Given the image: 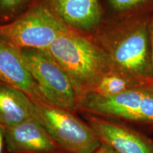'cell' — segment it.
Wrapping results in <instances>:
<instances>
[{"instance_id":"277c9868","label":"cell","mask_w":153,"mask_h":153,"mask_svg":"<svg viewBox=\"0 0 153 153\" xmlns=\"http://www.w3.org/2000/svg\"><path fill=\"white\" fill-rule=\"evenodd\" d=\"M35 118L65 153H93L101 143L87 122L74 112L31 98Z\"/></svg>"},{"instance_id":"ac0fdd59","label":"cell","mask_w":153,"mask_h":153,"mask_svg":"<svg viewBox=\"0 0 153 153\" xmlns=\"http://www.w3.org/2000/svg\"><path fill=\"white\" fill-rule=\"evenodd\" d=\"M1 83H2V82H1V81H0V84H1Z\"/></svg>"},{"instance_id":"ba28073f","label":"cell","mask_w":153,"mask_h":153,"mask_svg":"<svg viewBox=\"0 0 153 153\" xmlns=\"http://www.w3.org/2000/svg\"><path fill=\"white\" fill-rule=\"evenodd\" d=\"M4 129L9 153H65L36 118Z\"/></svg>"},{"instance_id":"52a82bcc","label":"cell","mask_w":153,"mask_h":153,"mask_svg":"<svg viewBox=\"0 0 153 153\" xmlns=\"http://www.w3.org/2000/svg\"><path fill=\"white\" fill-rule=\"evenodd\" d=\"M101 144L117 153H153V139L117 120L86 115Z\"/></svg>"},{"instance_id":"6da1fadb","label":"cell","mask_w":153,"mask_h":153,"mask_svg":"<svg viewBox=\"0 0 153 153\" xmlns=\"http://www.w3.org/2000/svg\"><path fill=\"white\" fill-rule=\"evenodd\" d=\"M151 14L117 16L97 28L94 41L116 68L143 81H153L149 21Z\"/></svg>"},{"instance_id":"8fae6325","label":"cell","mask_w":153,"mask_h":153,"mask_svg":"<svg viewBox=\"0 0 153 153\" xmlns=\"http://www.w3.org/2000/svg\"><path fill=\"white\" fill-rule=\"evenodd\" d=\"M35 118L31 98L11 86L0 84V123L4 128Z\"/></svg>"},{"instance_id":"9a60e30c","label":"cell","mask_w":153,"mask_h":153,"mask_svg":"<svg viewBox=\"0 0 153 153\" xmlns=\"http://www.w3.org/2000/svg\"><path fill=\"white\" fill-rule=\"evenodd\" d=\"M149 39H150V58H151V68H152V73L153 75V14H151L149 21Z\"/></svg>"},{"instance_id":"5bb4252c","label":"cell","mask_w":153,"mask_h":153,"mask_svg":"<svg viewBox=\"0 0 153 153\" xmlns=\"http://www.w3.org/2000/svg\"><path fill=\"white\" fill-rule=\"evenodd\" d=\"M27 0H0V18H8L16 12Z\"/></svg>"},{"instance_id":"7a4b0ae2","label":"cell","mask_w":153,"mask_h":153,"mask_svg":"<svg viewBox=\"0 0 153 153\" xmlns=\"http://www.w3.org/2000/svg\"><path fill=\"white\" fill-rule=\"evenodd\" d=\"M46 51L68 75L77 98L85 94L99 76L116 68L94 40L70 27Z\"/></svg>"},{"instance_id":"4fadbf2b","label":"cell","mask_w":153,"mask_h":153,"mask_svg":"<svg viewBox=\"0 0 153 153\" xmlns=\"http://www.w3.org/2000/svg\"><path fill=\"white\" fill-rule=\"evenodd\" d=\"M117 16L153 14V0H106Z\"/></svg>"},{"instance_id":"9c48e42d","label":"cell","mask_w":153,"mask_h":153,"mask_svg":"<svg viewBox=\"0 0 153 153\" xmlns=\"http://www.w3.org/2000/svg\"><path fill=\"white\" fill-rule=\"evenodd\" d=\"M67 26L83 30H97L101 24V0H40Z\"/></svg>"},{"instance_id":"2e32d148","label":"cell","mask_w":153,"mask_h":153,"mask_svg":"<svg viewBox=\"0 0 153 153\" xmlns=\"http://www.w3.org/2000/svg\"><path fill=\"white\" fill-rule=\"evenodd\" d=\"M5 149V129L4 127L0 123V153H4Z\"/></svg>"},{"instance_id":"30bf717a","label":"cell","mask_w":153,"mask_h":153,"mask_svg":"<svg viewBox=\"0 0 153 153\" xmlns=\"http://www.w3.org/2000/svg\"><path fill=\"white\" fill-rule=\"evenodd\" d=\"M0 81L24 91L30 98L42 99L33 78L28 71L21 51L0 38Z\"/></svg>"},{"instance_id":"8992f818","label":"cell","mask_w":153,"mask_h":153,"mask_svg":"<svg viewBox=\"0 0 153 153\" xmlns=\"http://www.w3.org/2000/svg\"><path fill=\"white\" fill-rule=\"evenodd\" d=\"M43 101L70 111H76L77 96L71 80L47 51L20 50Z\"/></svg>"},{"instance_id":"5b68a950","label":"cell","mask_w":153,"mask_h":153,"mask_svg":"<svg viewBox=\"0 0 153 153\" xmlns=\"http://www.w3.org/2000/svg\"><path fill=\"white\" fill-rule=\"evenodd\" d=\"M69 28L47 6L36 2L14 21L0 24V38L19 50L46 51Z\"/></svg>"},{"instance_id":"e0dca14e","label":"cell","mask_w":153,"mask_h":153,"mask_svg":"<svg viewBox=\"0 0 153 153\" xmlns=\"http://www.w3.org/2000/svg\"><path fill=\"white\" fill-rule=\"evenodd\" d=\"M93 153H117V152H115L113 149L109 148L108 146H107V145L101 144V145L99 146V148Z\"/></svg>"},{"instance_id":"3957f363","label":"cell","mask_w":153,"mask_h":153,"mask_svg":"<svg viewBox=\"0 0 153 153\" xmlns=\"http://www.w3.org/2000/svg\"><path fill=\"white\" fill-rule=\"evenodd\" d=\"M153 129V81L111 97L86 94L76 111Z\"/></svg>"},{"instance_id":"7c38bea8","label":"cell","mask_w":153,"mask_h":153,"mask_svg":"<svg viewBox=\"0 0 153 153\" xmlns=\"http://www.w3.org/2000/svg\"><path fill=\"white\" fill-rule=\"evenodd\" d=\"M148 82L151 81L139 79L115 68L99 76L85 94H93L102 97H111Z\"/></svg>"}]
</instances>
